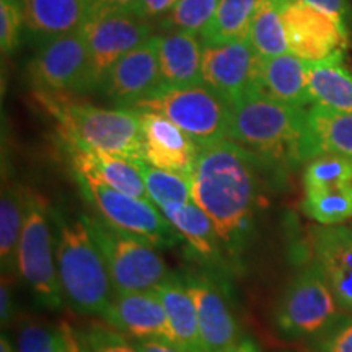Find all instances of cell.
Instances as JSON below:
<instances>
[{"label": "cell", "mask_w": 352, "mask_h": 352, "mask_svg": "<svg viewBox=\"0 0 352 352\" xmlns=\"http://www.w3.org/2000/svg\"><path fill=\"white\" fill-rule=\"evenodd\" d=\"M134 346L138 347L140 352H186L182 347L171 344L170 341L165 340H132Z\"/></svg>", "instance_id": "b9f144b4"}, {"label": "cell", "mask_w": 352, "mask_h": 352, "mask_svg": "<svg viewBox=\"0 0 352 352\" xmlns=\"http://www.w3.org/2000/svg\"><path fill=\"white\" fill-rule=\"evenodd\" d=\"M139 113L142 120L145 162L155 168L192 176L199 145L164 114Z\"/></svg>", "instance_id": "ac0fdd59"}, {"label": "cell", "mask_w": 352, "mask_h": 352, "mask_svg": "<svg viewBox=\"0 0 352 352\" xmlns=\"http://www.w3.org/2000/svg\"><path fill=\"white\" fill-rule=\"evenodd\" d=\"M261 57L246 39L227 44H202V83L233 104L259 88Z\"/></svg>", "instance_id": "4fadbf2b"}, {"label": "cell", "mask_w": 352, "mask_h": 352, "mask_svg": "<svg viewBox=\"0 0 352 352\" xmlns=\"http://www.w3.org/2000/svg\"><path fill=\"white\" fill-rule=\"evenodd\" d=\"M270 168L241 145L232 140L199 147L192 171V201L209 215L227 256L243 253L256 214L259 171Z\"/></svg>", "instance_id": "6da1fadb"}, {"label": "cell", "mask_w": 352, "mask_h": 352, "mask_svg": "<svg viewBox=\"0 0 352 352\" xmlns=\"http://www.w3.org/2000/svg\"><path fill=\"white\" fill-rule=\"evenodd\" d=\"M76 333L80 352H140L134 342L111 327H90Z\"/></svg>", "instance_id": "e575fe53"}, {"label": "cell", "mask_w": 352, "mask_h": 352, "mask_svg": "<svg viewBox=\"0 0 352 352\" xmlns=\"http://www.w3.org/2000/svg\"><path fill=\"white\" fill-rule=\"evenodd\" d=\"M160 88L158 39L152 36L113 64L101 80L98 91L118 107L132 108Z\"/></svg>", "instance_id": "5bb4252c"}, {"label": "cell", "mask_w": 352, "mask_h": 352, "mask_svg": "<svg viewBox=\"0 0 352 352\" xmlns=\"http://www.w3.org/2000/svg\"><path fill=\"white\" fill-rule=\"evenodd\" d=\"M311 243L315 263L327 277L338 305L352 315V226L316 228Z\"/></svg>", "instance_id": "d6986e66"}, {"label": "cell", "mask_w": 352, "mask_h": 352, "mask_svg": "<svg viewBox=\"0 0 352 352\" xmlns=\"http://www.w3.org/2000/svg\"><path fill=\"white\" fill-rule=\"evenodd\" d=\"M83 219L107 264L114 294L153 290L175 274L148 241L101 217L83 214Z\"/></svg>", "instance_id": "5b68a950"}, {"label": "cell", "mask_w": 352, "mask_h": 352, "mask_svg": "<svg viewBox=\"0 0 352 352\" xmlns=\"http://www.w3.org/2000/svg\"><path fill=\"white\" fill-rule=\"evenodd\" d=\"M248 41L263 59L285 54L289 51L283 19L272 0L256 2L252 23H250Z\"/></svg>", "instance_id": "f546056e"}, {"label": "cell", "mask_w": 352, "mask_h": 352, "mask_svg": "<svg viewBox=\"0 0 352 352\" xmlns=\"http://www.w3.org/2000/svg\"><path fill=\"white\" fill-rule=\"evenodd\" d=\"M32 76L51 94H88L90 51L82 28L76 32L39 39L32 60Z\"/></svg>", "instance_id": "30bf717a"}, {"label": "cell", "mask_w": 352, "mask_h": 352, "mask_svg": "<svg viewBox=\"0 0 352 352\" xmlns=\"http://www.w3.org/2000/svg\"><path fill=\"white\" fill-rule=\"evenodd\" d=\"M220 0H178L168 12L165 25L182 32L201 33L212 20Z\"/></svg>", "instance_id": "836d02e7"}, {"label": "cell", "mask_w": 352, "mask_h": 352, "mask_svg": "<svg viewBox=\"0 0 352 352\" xmlns=\"http://www.w3.org/2000/svg\"><path fill=\"white\" fill-rule=\"evenodd\" d=\"M15 316V297H13L12 285L6 283L2 277V289H0V320L2 328L8 327Z\"/></svg>", "instance_id": "60d3db41"}, {"label": "cell", "mask_w": 352, "mask_h": 352, "mask_svg": "<svg viewBox=\"0 0 352 352\" xmlns=\"http://www.w3.org/2000/svg\"><path fill=\"white\" fill-rule=\"evenodd\" d=\"M284 23L289 50L305 63H318L342 54L349 33L327 13L300 0H272Z\"/></svg>", "instance_id": "7c38bea8"}, {"label": "cell", "mask_w": 352, "mask_h": 352, "mask_svg": "<svg viewBox=\"0 0 352 352\" xmlns=\"http://www.w3.org/2000/svg\"><path fill=\"white\" fill-rule=\"evenodd\" d=\"M155 290L165 307L171 344L182 347L186 352H206L195 300L183 277L173 274L165 283L157 285Z\"/></svg>", "instance_id": "44dd1931"}, {"label": "cell", "mask_w": 352, "mask_h": 352, "mask_svg": "<svg viewBox=\"0 0 352 352\" xmlns=\"http://www.w3.org/2000/svg\"><path fill=\"white\" fill-rule=\"evenodd\" d=\"M16 272L39 305L50 310L64 305L65 297L57 274L51 214L44 201L33 192L26 196L25 226L16 252Z\"/></svg>", "instance_id": "52a82bcc"}, {"label": "cell", "mask_w": 352, "mask_h": 352, "mask_svg": "<svg viewBox=\"0 0 352 352\" xmlns=\"http://www.w3.org/2000/svg\"><path fill=\"white\" fill-rule=\"evenodd\" d=\"M318 352H352V315L341 314L316 334Z\"/></svg>", "instance_id": "8d00e7d4"}, {"label": "cell", "mask_w": 352, "mask_h": 352, "mask_svg": "<svg viewBox=\"0 0 352 352\" xmlns=\"http://www.w3.org/2000/svg\"><path fill=\"white\" fill-rule=\"evenodd\" d=\"M23 26L20 0H0V44L6 54H12L19 47Z\"/></svg>", "instance_id": "d590c367"}, {"label": "cell", "mask_w": 352, "mask_h": 352, "mask_svg": "<svg viewBox=\"0 0 352 352\" xmlns=\"http://www.w3.org/2000/svg\"><path fill=\"white\" fill-rule=\"evenodd\" d=\"M57 274L64 297L80 315L107 314L114 297L111 277L82 215L50 209Z\"/></svg>", "instance_id": "3957f363"}, {"label": "cell", "mask_w": 352, "mask_h": 352, "mask_svg": "<svg viewBox=\"0 0 352 352\" xmlns=\"http://www.w3.org/2000/svg\"><path fill=\"white\" fill-rule=\"evenodd\" d=\"M132 109L164 114L199 147L228 139L232 103L204 83L160 88Z\"/></svg>", "instance_id": "8992f818"}, {"label": "cell", "mask_w": 352, "mask_h": 352, "mask_svg": "<svg viewBox=\"0 0 352 352\" xmlns=\"http://www.w3.org/2000/svg\"><path fill=\"white\" fill-rule=\"evenodd\" d=\"M77 183L82 195L98 210L100 217L120 230L140 236L158 250L171 248L183 240L152 201L127 196L90 179L77 178Z\"/></svg>", "instance_id": "9c48e42d"}, {"label": "cell", "mask_w": 352, "mask_h": 352, "mask_svg": "<svg viewBox=\"0 0 352 352\" xmlns=\"http://www.w3.org/2000/svg\"><path fill=\"white\" fill-rule=\"evenodd\" d=\"M63 139L67 145L76 178L90 179L124 192L127 196L148 199L142 171H140V162L95 151L78 140L64 135Z\"/></svg>", "instance_id": "9a60e30c"}, {"label": "cell", "mask_w": 352, "mask_h": 352, "mask_svg": "<svg viewBox=\"0 0 352 352\" xmlns=\"http://www.w3.org/2000/svg\"><path fill=\"white\" fill-rule=\"evenodd\" d=\"M88 51H90L91 91L100 83L116 60L152 38V26L134 13L96 12L82 25Z\"/></svg>", "instance_id": "8fae6325"}, {"label": "cell", "mask_w": 352, "mask_h": 352, "mask_svg": "<svg viewBox=\"0 0 352 352\" xmlns=\"http://www.w3.org/2000/svg\"><path fill=\"white\" fill-rule=\"evenodd\" d=\"M228 140L254 153L270 168L310 160L308 109L252 90L232 104Z\"/></svg>", "instance_id": "7a4b0ae2"}, {"label": "cell", "mask_w": 352, "mask_h": 352, "mask_svg": "<svg viewBox=\"0 0 352 352\" xmlns=\"http://www.w3.org/2000/svg\"><path fill=\"white\" fill-rule=\"evenodd\" d=\"M0 352H15L13 351L12 342L8 341V338L6 336V334H2V338H0Z\"/></svg>", "instance_id": "ee69618b"}, {"label": "cell", "mask_w": 352, "mask_h": 352, "mask_svg": "<svg viewBox=\"0 0 352 352\" xmlns=\"http://www.w3.org/2000/svg\"><path fill=\"white\" fill-rule=\"evenodd\" d=\"M28 191L19 184L3 183L0 197V264L2 274L16 271V252L25 226Z\"/></svg>", "instance_id": "4316f807"}, {"label": "cell", "mask_w": 352, "mask_h": 352, "mask_svg": "<svg viewBox=\"0 0 352 352\" xmlns=\"http://www.w3.org/2000/svg\"><path fill=\"white\" fill-rule=\"evenodd\" d=\"M16 352H80V347L67 324L30 323L19 331Z\"/></svg>", "instance_id": "1f68e13d"}, {"label": "cell", "mask_w": 352, "mask_h": 352, "mask_svg": "<svg viewBox=\"0 0 352 352\" xmlns=\"http://www.w3.org/2000/svg\"><path fill=\"white\" fill-rule=\"evenodd\" d=\"M20 2L25 28L39 39L80 30L90 15L88 0H20Z\"/></svg>", "instance_id": "603a6c76"}, {"label": "cell", "mask_w": 352, "mask_h": 352, "mask_svg": "<svg viewBox=\"0 0 352 352\" xmlns=\"http://www.w3.org/2000/svg\"><path fill=\"white\" fill-rule=\"evenodd\" d=\"M308 151L310 158L336 153L352 160V113L311 104L308 108Z\"/></svg>", "instance_id": "484cf974"}, {"label": "cell", "mask_w": 352, "mask_h": 352, "mask_svg": "<svg viewBox=\"0 0 352 352\" xmlns=\"http://www.w3.org/2000/svg\"><path fill=\"white\" fill-rule=\"evenodd\" d=\"M147 196L158 209L166 204H183L192 201V176L160 170L140 162Z\"/></svg>", "instance_id": "4dcf8cb0"}, {"label": "cell", "mask_w": 352, "mask_h": 352, "mask_svg": "<svg viewBox=\"0 0 352 352\" xmlns=\"http://www.w3.org/2000/svg\"><path fill=\"white\" fill-rule=\"evenodd\" d=\"M220 352H259V347L256 342L252 340H240L233 346L227 347V349H223Z\"/></svg>", "instance_id": "7bdbcfd3"}, {"label": "cell", "mask_w": 352, "mask_h": 352, "mask_svg": "<svg viewBox=\"0 0 352 352\" xmlns=\"http://www.w3.org/2000/svg\"><path fill=\"white\" fill-rule=\"evenodd\" d=\"M307 6L316 8V10L327 13L331 19L349 33V26L352 21V8L347 0H300Z\"/></svg>", "instance_id": "74e56055"}, {"label": "cell", "mask_w": 352, "mask_h": 352, "mask_svg": "<svg viewBox=\"0 0 352 352\" xmlns=\"http://www.w3.org/2000/svg\"><path fill=\"white\" fill-rule=\"evenodd\" d=\"M258 0H220L212 20L201 32L202 44H227L246 39Z\"/></svg>", "instance_id": "83f0119b"}, {"label": "cell", "mask_w": 352, "mask_h": 352, "mask_svg": "<svg viewBox=\"0 0 352 352\" xmlns=\"http://www.w3.org/2000/svg\"><path fill=\"white\" fill-rule=\"evenodd\" d=\"M160 210L182 235V239L186 240L192 253L212 264L223 261L226 248L222 240L215 230L212 220L195 201L183 202V204H166Z\"/></svg>", "instance_id": "cb8c5ba5"}, {"label": "cell", "mask_w": 352, "mask_h": 352, "mask_svg": "<svg viewBox=\"0 0 352 352\" xmlns=\"http://www.w3.org/2000/svg\"><path fill=\"white\" fill-rule=\"evenodd\" d=\"M178 0H140L135 15L142 20H152L155 16H160L175 7Z\"/></svg>", "instance_id": "ab89813d"}, {"label": "cell", "mask_w": 352, "mask_h": 352, "mask_svg": "<svg viewBox=\"0 0 352 352\" xmlns=\"http://www.w3.org/2000/svg\"><path fill=\"white\" fill-rule=\"evenodd\" d=\"M303 210L321 226H340L352 219V182L305 189Z\"/></svg>", "instance_id": "f1b7e54d"}, {"label": "cell", "mask_w": 352, "mask_h": 352, "mask_svg": "<svg viewBox=\"0 0 352 352\" xmlns=\"http://www.w3.org/2000/svg\"><path fill=\"white\" fill-rule=\"evenodd\" d=\"M259 90L271 98L292 107L307 108L314 104L307 82L305 60L292 52L267 57L259 64Z\"/></svg>", "instance_id": "7402d4cb"}, {"label": "cell", "mask_w": 352, "mask_h": 352, "mask_svg": "<svg viewBox=\"0 0 352 352\" xmlns=\"http://www.w3.org/2000/svg\"><path fill=\"white\" fill-rule=\"evenodd\" d=\"M342 311L327 277L314 263L298 272L277 303L274 323L285 336H310L329 327Z\"/></svg>", "instance_id": "ba28073f"}, {"label": "cell", "mask_w": 352, "mask_h": 352, "mask_svg": "<svg viewBox=\"0 0 352 352\" xmlns=\"http://www.w3.org/2000/svg\"><path fill=\"white\" fill-rule=\"evenodd\" d=\"M108 327L132 340H165L171 342L168 320L157 290L114 294L107 314Z\"/></svg>", "instance_id": "e0dca14e"}, {"label": "cell", "mask_w": 352, "mask_h": 352, "mask_svg": "<svg viewBox=\"0 0 352 352\" xmlns=\"http://www.w3.org/2000/svg\"><path fill=\"white\" fill-rule=\"evenodd\" d=\"M139 2L140 0H88L90 15L96 12H127L135 15Z\"/></svg>", "instance_id": "f35d334b"}, {"label": "cell", "mask_w": 352, "mask_h": 352, "mask_svg": "<svg viewBox=\"0 0 352 352\" xmlns=\"http://www.w3.org/2000/svg\"><path fill=\"white\" fill-rule=\"evenodd\" d=\"M352 182V160L336 153H321L308 160L303 173L305 189Z\"/></svg>", "instance_id": "d6a6232c"}, {"label": "cell", "mask_w": 352, "mask_h": 352, "mask_svg": "<svg viewBox=\"0 0 352 352\" xmlns=\"http://www.w3.org/2000/svg\"><path fill=\"white\" fill-rule=\"evenodd\" d=\"M157 39L162 88L202 83V47L196 33L176 30Z\"/></svg>", "instance_id": "ffe728a7"}, {"label": "cell", "mask_w": 352, "mask_h": 352, "mask_svg": "<svg viewBox=\"0 0 352 352\" xmlns=\"http://www.w3.org/2000/svg\"><path fill=\"white\" fill-rule=\"evenodd\" d=\"M305 67L314 104L352 113V74L342 65V54L318 63H305Z\"/></svg>", "instance_id": "d4e9b609"}, {"label": "cell", "mask_w": 352, "mask_h": 352, "mask_svg": "<svg viewBox=\"0 0 352 352\" xmlns=\"http://www.w3.org/2000/svg\"><path fill=\"white\" fill-rule=\"evenodd\" d=\"M41 101L60 122L64 138L85 144L95 151L145 162L142 120L138 109H104L43 91Z\"/></svg>", "instance_id": "277c9868"}, {"label": "cell", "mask_w": 352, "mask_h": 352, "mask_svg": "<svg viewBox=\"0 0 352 352\" xmlns=\"http://www.w3.org/2000/svg\"><path fill=\"white\" fill-rule=\"evenodd\" d=\"M183 279L195 300L206 352H220L239 342V321L214 280L201 272H188Z\"/></svg>", "instance_id": "2e32d148"}]
</instances>
